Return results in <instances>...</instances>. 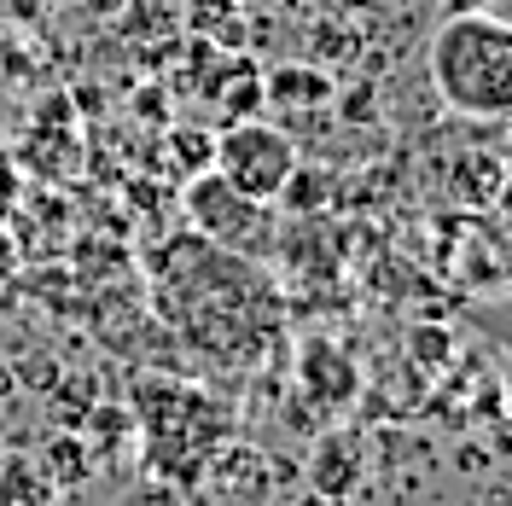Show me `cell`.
Listing matches in <instances>:
<instances>
[{
    "label": "cell",
    "instance_id": "1",
    "mask_svg": "<svg viewBox=\"0 0 512 506\" xmlns=\"http://www.w3.org/2000/svg\"><path fill=\"white\" fill-rule=\"evenodd\" d=\"M163 320L181 332V344L216 367H256L280 338V297L268 291L251 256H233L210 239H175L152 262Z\"/></svg>",
    "mask_w": 512,
    "mask_h": 506
},
{
    "label": "cell",
    "instance_id": "2",
    "mask_svg": "<svg viewBox=\"0 0 512 506\" xmlns=\"http://www.w3.org/2000/svg\"><path fill=\"white\" fill-rule=\"evenodd\" d=\"M134 425H140L152 477H169L175 489H198L210 460L233 443L239 413H233V402L198 390V384L140 379L134 384Z\"/></svg>",
    "mask_w": 512,
    "mask_h": 506
},
{
    "label": "cell",
    "instance_id": "3",
    "mask_svg": "<svg viewBox=\"0 0 512 506\" xmlns=\"http://www.w3.org/2000/svg\"><path fill=\"white\" fill-rule=\"evenodd\" d=\"M431 88L466 123L512 117V24L501 12H460L431 35Z\"/></svg>",
    "mask_w": 512,
    "mask_h": 506
},
{
    "label": "cell",
    "instance_id": "4",
    "mask_svg": "<svg viewBox=\"0 0 512 506\" xmlns=\"http://www.w3.org/2000/svg\"><path fill=\"white\" fill-rule=\"evenodd\" d=\"M187 222L198 239H210V245H222L233 256H262L280 251V210L268 204V198H251V192H239L227 181L222 169H198L187 181Z\"/></svg>",
    "mask_w": 512,
    "mask_h": 506
},
{
    "label": "cell",
    "instance_id": "5",
    "mask_svg": "<svg viewBox=\"0 0 512 506\" xmlns=\"http://www.w3.org/2000/svg\"><path fill=\"white\" fill-rule=\"evenodd\" d=\"M297 163H303V152H297V140H291L280 123L239 117V123L222 128L210 169H222L239 192H251V198H268V204H274V198L286 192V181L297 175Z\"/></svg>",
    "mask_w": 512,
    "mask_h": 506
},
{
    "label": "cell",
    "instance_id": "6",
    "mask_svg": "<svg viewBox=\"0 0 512 506\" xmlns=\"http://www.w3.org/2000/svg\"><path fill=\"white\" fill-rule=\"evenodd\" d=\"M297 390L303 402H315L320 419H338L361 396V367L338 338H309L297 349Z\"/></svg>",
    "mask_w": 512,
    "mask_h": 506
},
{
    "label": "cell",
    "instance_id": "7",
    "mask_svg": "<svg viewBox=\"0 0 512 506\" xmlns=\"http://www.w3.org/2000/svg\"><path fill=\"white\" fill-rule=\"evenodd\" d=\"M361 472H367V454H361V437H350V431H326V437L309 448V489L332 495V501L355 495Z\"/></svg>",
    "mask_w": 512,
    "mask_h": 506
},
{
    "label": "cell",
    "instance_id": "8",
    "mask_svg": "<svg viewBox=\"0 0 512 506\" xmlns=\"http://www.w3.org/2000/svg\"><path fill=\"white\" fill-rule=\"evenodd\" d=\"M268 460L256 454V448H245V443H227L216 460H210V472H204V483H216L227 501H268Z\"/></svg>",
    "mask_w": 512,
    "mask_h": 506
},
{
    "label": "cell",
    "instance_id": "9",
    "mask_svg": "<svg viewBox=\"0 0 512 506\" xmlns=\"http://www.w3.org/2000/svg\"><path fill=\"white\" fill-rule=\"evenodd\" d=\"M47 472L59 477V489H76L82 477L94 472V454H88V443H82V437L59 431V437L47 443Z\"/></svg>",
    "mask_w": 512,
    "mask_h": 506
},
{
    "label": "cell",
    "instance_id": "10",
    "mask_svg": "<svg viewBox=\"0 0 512 506\" xmlns=\"http://www.w3.org/2000/svg\"><path fill=\"white\" fill-rule=\"evenodd\" d=\"M268 94L297 105V99H326L332 94V76L326 70H303V64H286V70H274L268 76Z\"/></svg>",
    "mask_w": 512,
    "mask_h": 506
},
{
    "label": "cell",
    "instance_id": "11",
    "mask_svg": "<svg viewBox=\"0 0 512 506\" xmlns=\"http://www.w3.org/2000/svg\"><path fill=\"white\" fill-rule=\"evenodd\" d=\"M0 506H53V489H41V477L24 460H12L0 472Z\"/></svg>",
    "mask_w": 512,
    "mask_h": 506
},
{
    "label": "cell",
    "instance_id": "12",
    "mask_svg": "<svg viewBox=\"0 0 512 506\" xmlns=\"http://www.w3.org/2000/svg\"><path fill=\"white\" fill-rule=\"evenodd\" d=\"M326 192H332V181H326L320 169H303V163H297V175L286 181V192H280L274 204H286V210H297V216H309V210L326 204Z\"/></svg>",
    "mask_w": 512,
    "mask_h": 506
},
{
    "label": "cell",
    "instance_id": "13",
    "mask_svg": "<svg viewBox=\"0 0 512 506\" xmlns=\"http://www.w3.org/2000/svg\"><path fill=\"white\" fill-rule=\"evenodd\" d=\"M18 210H24V175H18V163L0 152V227L12 222Z\"/></svg>",
    "mask_w": 512,
    "mask_h": 506
},
{
    "label": "cell",
    "instance_id": "14",
    "mask_svg": "<svg viewBox=\"0 0 512 506\" xmlns=\"http://www.w3.org/2000/svg\"><path fill=\"white\" fill-rule=\"evenodd\" d=\"M414 355H419V361H425V367H443V361H448V355H454V349H448V332H437V326H419V332H414Z\"/></svg>",
    "mask_w": 512,
    "mask_h": 506
},
{
    "label": "cell",
    "instance_id": "15",
    "mask_svg": "<svg viewBox=\"0 0 512 506\" xmlns=\"http://www.w3.org/2000/svg\"><path fill=\"white\" fill-rule=\"evenodd\" d=\"M472 320H478L483 332L495 338V344L512 349V303H501V309H472Z\"/></svg>",
    "mask_w": 512,
    "mask_h": 506
},
{
    "label": "cell",
    "instance_id": "16",
    "mask_svg": "<svg viewBox=\"0 0 512 506\" xmlns=\"http://www.w3.org/2000/svg\"><path fill=\"white\" fill-rule=\"evenodd\" d=\"M460 12H495V0H443V18H460Z\"/></svg>",
    "mask_w": 512,
    "mask_h": 506
},
{
    "label": "cell",
    "instance_id": "17",
    "mask_svg": "<svg viewBox=\"0 0 512 506\" xmlns=\"http://www.w3.org/2000/svg\"><path fill=\"white\" fill-rule=\"evenodd\" d=\"M489 437H495V454H501V460H512V425H495V431H489Z\"/></svg>",
    "mask_w": 512,
    "mask_h": 506
},
{
    "label": "cell",
    "instance_id": "18",
    "mask_svg": "<svg viewBox=\"0 0 512 506\" xmlns=\"http://www.w3.org/2000/svg\"><path fill=\"white\" fill-rule=\"evenodd\" d=\"M82 6H88V12H99V18H117L128 0H82Z\"/></svg>",
    "mask_w": 512,
    "mask_h": 506
},
{
    "label": "cell",
    "instance_id": "19",
    "mask_svg": "<svg viewBox=\"0 0 512 506\" xmlns=\"http://www.w3.org/2000/svg\"><path fill=\"white\" fill-rule=\"evenodd\" d=\"M297 506H338V501H332V495H320V489H303V495H297Z\"/></svg>",
    "mask_w": 512,
    "mask_h": 506
},
{
    "label": "cell",
    "instance_id": "20",
    "mask_svg": "<svg viewBox=\"0 0 512 506\" xmlns=\"http://www.w3.org/2000/svg\"><path fill=\"white\" fill-rule=\"evenodd\" d=\"M495 192H501V210H507V216H512V169H507V175H501V187H495Z\"/></svg>",
    "mask_w": 512,
    "mask_h": 506
},
{
    "label": "cell",
    "instance_id": "21",
    "mask_svg": "<svg viewBox=\"0 0 512 506\" xmlns=\"http://www.w3.org/2000/svg\"><path fill=\"white\" fill-rule=\"evenodd\" d=\"M6 390H12V367H6V361H0V396H6Z\"/></svg>",
    "mask_w": 512,
    "mask_h": 506
}]
</instances>
